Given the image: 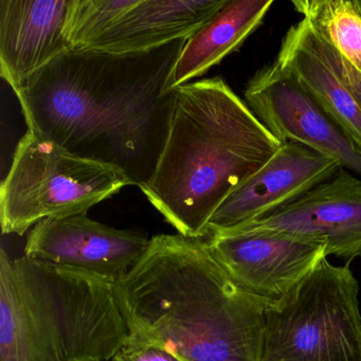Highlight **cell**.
Here are the masks:
<instances>
[{
    "mask_svg": "<svg viewBox=\"0 0 361 361\" xmlns=\"http://www.w3.org/2000/svg\"><path fill=\"white\" fill-rule=\"evenodd\" d=\"M187 39L132 54L64 52L14 90L28 130L142 188L168 138L171 78Z\"/></svg>",
    "mask_w": 361,
    "mask_h": 361,
    "instance_id": "obj_1",
    "label": "cell"
},
{
    "mask_svg": "<svg viewBox=\"0 0 361 361\" xmlns=\"http://www.w3.org/2000/svg\"><path fill=\"white\" fill-rule=\"evenodd\" d=\"M114 289L128 340L183 361H262L268 306L231 280L204 238L154 236Z\"/></svg>",
    "mask_w": 361,
    "mask_h": 361,
    "instance_id": "obj_2",
    "label": "cell"
},
{
    "mask_svg": "<svg viewBox=\"0 0 361 361\" xmlns=\"http://www.w3.org/2000/svg\"><path fill=\"white\" fill-rule=\"evenodd\" d=\"M282 143L221 77L176 88L168 138L140 188L180 235L202 238L223 202Z\"/></svg>",
    "mask_w": 361,
    "mask_h": 361,
    "instance_id": "obj_3",
    "label": "cell"
},
{
    "mask_svg": "<svg viewBox=\"0 0 361 361\" xmlns=\"http://www.w3.org/2000/svg\"><path fill=\"white\" fill-rule=\"evenodd\" d=\"M128 335L114 283L0 251V361H111Z\"/></svg>",
    "mask_w": 361,
    "mask_h": 361,
    "instance_id": "obj_4",
    "label": "cell"
},
{
    "mask_svg": "<svg viewBox=\"0 0 361 361\" xmlns=\"http://www.w3.org/2000/svg\"><path fill=\"white\" fill-rule=\"evenodd\" d=\"M128 185L119 169L73 155L28 130L0 187L1 231L22 236L43 219L86 214Z\"/></svg>",
    "mask_w": 361,
    "mask_h": 361,
    "instance_id": "obj_5",
    "label": "cell"
},
{
    "mask_svg": "<svg viewBox=\"0 0 361 361\" xmlns=\"http://www.w3.org/2000/svg\"><path fill=\"white\" fill-rule=\"evenodd\" d=\"M359 285L326 257L266 312L262 361H361Z\"/></svg>",
    "mask_w": 361,
    "mask_h": 361,
    "instance_id": "obj_6",
    "label": "cell"
},
{
    "mask_svg": "<svg viewBox=\"0 0 361 361\" xmlns=\"http://www.w3.org/2000/svg\"><path fill=\"white\" fill-rule=\"evenodd\" d=\"M204 238L231 280L268 307L282 301L327 257L324 243L287 232L233 228Z\"/></svg>",
    "mask_w": 361,
    "mask_h": 361,
    "instance_id": "obj_7",
    "label": "cell"
},
{
    "mask_svg": "<svg viewBox=\"0 0 361 361\" xmlns=\"http://www.w3.org/2000/svg\"><path fill=\"white\" fill-rule=\"evenodd\" d=\"M245 100L282 145L298 143L361 177V155L299 83L276 62L255 73Z\"/></svg>",
    "mask_w": 361,
    "mask_h": 361,
    "instance_id": "obj_8",
    "label": "cell"
},
{
    "mask_svg": "<svg viewBox=\"0 0 361 361\" xmlns=\"http://www.w3.org/2000/svg\"><path fill=\"white\" fill-rule=\"evenodd\" d=\"M149 240L140 232L79 214L37 223L27 238L25 255L115 284L145 255Z\"/></svg>",
    "mask_w": 361,
    "mask_h": 361,
    "instance_id": "obj_9",
    "label": "cell"
},
{
    "mask_svg": "<svg viewBox=\"0 0 361 361\" xmlns=\"http://www.w3.org/2000/svg\"><path fill=\"white\" fill-rule=\"evenodd\" d=\"M345 134L361 155V73L305 20L287 31L274 61Z\"/></svg>",
    "mask_w": 361,
    "mask_h": 361,
    "instance_id": "obj_10",
    "label": "cell"
},
{
    "mask_svg": "<svg viewBox=\"0 0 361 361\" xmlns=\"http://www.w3.org/2000/svg\"><path fill=\"white\" fill-rule=\"evenodd\" d=\"M235 228L316 238L327 255L353 261L361 257V177L341 169L295 202Z\"/></svg>",
    "mask_w": 361,
    "mask_h": 361,
    "instance_id": "obj_11",
    "label": "cell"
},
{
    "mask_svg": "<svg viewBox=\"0 0 361 361\" xmlns=\"http://www.w3.org/2000/svg\"><path fill=\"white\" fill-rule=\"evenodd\" d=\"M341 169L335 160L303 145H282L217 209L206 235L267 216L329 180Z\"/></svg>",
    "mask_w": 361,
    "mask_h": 361,
    "instance_id": "obj_12",
    "label": "cell"
},
{
    "mask_svg": "<svg viewBox=\"0 0 361 361\" xmlns=\"http://www.w3.org/2000/svg\"><path fill=\"white\" fill-rule=\"evenodd\" d=\"M73 0H0V75L16 90L71 49Z\"/></svg>",
    "mask_w": 361,
    "mask_h": 361,
    "instance_id": "obj_13",
    "label": "cell"
},
{
    "mask_svg": "<svg viewBox=\"0 0 361 361\" xmlns=\"http://www.w3.org/2000/svg\"><path fill=\"white\" fill-rule=\"evenodd\" d=\"M228 0H136L104 33L81 49L147 51L189 39Z\"/></svg>",
    "mask_w": 361,
    "mask_h": 361,
    "instance_id": "obj_14",
    "label": "cell"
},
{
    "mask_svg": "<svg viewBox=\"0 0 361 361\" xmlns=\"http://www.w3.org/2000/svg\"><path fill=\"white\" fill-rule=\"evenodd\" d=\"M272 5V0H228L185 42L171 78V90L202 77L238 50L261 25Z\"/></svg>",
    "mask_w": 361,
    "mask_h": 361,
    "instance_id": "obj_15",
    "label": "cell"
},
{
    "mask_svg": "<svg viewBox=\"0 0 361 361\" xmlns=\"http://www.w3.org/2000/svg\"><path fill=\"white\" fill-rule=\"evenodd\" d=\"M293 6L361 73V0H297Z\"/></svg>",
    "mask_w": 361,
    "mask_h": 361,
    "instance_id": "obj_16",
    "label": "cell"
},
{
    "mask_svg": "<svg viewBox=\"0 0 361 361\" xmlns=\"http://www.w3.org/2000/svg\"><path fill=\"white\" fill-rule=\"evenodd\" d=\"M136 0H73L66 35L71 49H81L100 37Z\"/></svg>",
    "mask_w": 361,
    "mask_h": 361,
    "instance_id": "obj_17",
    "label": "cell"
},
{
    "mask_svg": "<svg viewBox=\"0 0 361 361\" xmlns=\"http://www.w3.org/2000/svg\"><path fill=\"white\" fill-rule=\"evenodd\" d=\"M120 355L124 361H183L161 346L128 339Z\"/></svg>",
    "mask_w": 361,
    "mask_h": 361,
    "instance_id": "obj_18",
    "label": "cell"
},
{
    "mask_svg": "<svg viewBox=\"0 0 361 361\" xmlns=\"http://www.w3.org/2000/svg\"><path fill=\"white\" fill-rule=\"evenodd\" d=\"M111 361H124L123 358H122L121 355L119 354L117 355V356L115 357V358L113 359V360Z\"/></svg>",
    "mask_w": 361,
    "mask_h": 361,
    "instance_id": "obj_19",
    "label": "cell"
}]
</instances>
